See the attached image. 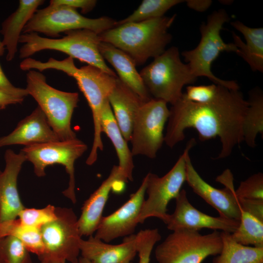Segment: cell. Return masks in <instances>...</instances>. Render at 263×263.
Listing matches in <instances>:
<instances>
[{"label": "cell", "instance_id": "obj_40", "mask_svg": "<svg viewBox=\"0 0 263 263\" xmlns=\"http://www.w3.org/2000/svg\"><path fill=\"white\" fill-rule=\"evenodd\" d=\"M186 3L190 9L198 12H203L210 6L212 1L207 0H186Z\"/></svg>", "mask_w": 263, "mask_h": 263}, {"label": "cell", "instance_id": "obj_32", "mask_svg": "<svg viewBox=\"0 0 263 263\" xmlns=\"http://www.w3.org/2000/svg\"><path fill=\"white\" fill-rule=\"evenodd\" d=\"M18 218L26 225L40 228L56 218V207L51 205L42 208L25 207L19 214Z\"/></svg>", "mask_w": 263, "mask_h": 263}, {"label": "cell", "instance_id": "obj_2", "mask_svg": "<svg viewBox=\"0 0 263 263\" xmlns=\"http://www.w3.org/2000/svg\"><path fill=\"white\" fill-rule=\"evenodd\" d=\"M19 67L23 71L37 70L40 72L47 69L61 71L76 80L92 113L94 137L92 148L86 163L89 166L93 165L97 159L98 150H103L101 126L103 106L114 86L118 76L111 75L93 65L88 64L77 68L73 58L70 56L61 60L51 57L45 62L29 57L20 62Z\"/></svg>", "mask_w": 263, "mask_h": 263}, {"label": "cell", "instance_id": "obj_44", "mask_svg": "<svg viewBox=\"0 0 263 263\" xmlns=\"http://www.w3.org/2000/svg\"><path fill=\"white\" fill-rule=\"evenodd\" d=\"M0 263H6L2 257L0 255Z\"/></svg>", "mask_w": 263, "mask_h": 263}, {"label": "cell", "instance_id": "obj_5", "mask_svg": "<svg viewBox=\"0 0 263 263\" xmlns=\"http://www.w3.org/2000/svg\"><path fill=\"white\" fill-rule=\"evenodd\" d=\"M230 18L224 9L213 11L207 21L200 27L201 39L198 45L193 49L181 53L193 75L197 78L205 76L214 84L232 90H239V86L234 80L222 79L215 75L211 71L212 63L223 52L237 54V48L233 42H225L220 35L223 25L229 21Z\"/></svg>", "mask_w": 263, "mask_h": 263}, {"label": "cell", "instance_id": "obj_10", "mask_svg": "<svg viewBox=\"0 0 263 263\" xmlns=\"http://www.w3.org/2000/svg\"><path fill=\"white\" fill-rule=\"evenodd\" d=\"M195 144L194 138L189 140L175 165L163 176L159 177L152 173L146 175L148 198L143 204L138 219L139 224L150 217L157 218L165 223L169 215L168 204L177 197L186 182V156Z\"/></svg>", "mask_w": 263, "mask_h": 263}, {"label": "cell", "instance_id": "obj_30", "mask_svg": "<svg viewBox=\"0 0 263 263\" xmlns=\"http://www.w3.org/2000/svg\"><path fill=\"white\" fill-rule=\"evenodd\" d=\"M184 1L181 0H144L131 15L116 21L115 26L162 17L171 8Z\"/></svg>", "mask_w": 263, "mask_h": 263}, {"label": "cell", "instance_id": "obj_15", "mask_svg": "<svg viewBox=\"0 0 263 263\" xmlns=\"http://www.w3.org/2000/svg\"><path fill=\"white\" fill-rule=\"evenodd\" d=\"M146 186V176L138 189L124 205L109 215L102 216L94 236L109 243L133 234L139 224L138 219L145 199Z\"/></svg>", "mask_w": 263, "mask_h": 263}, {"label": "cell", "instance_id": "obj_13", "mask_svg": "<svg viewBox=\"0 0 263 263\" xmlns=\"http://www.w3.org/2000/svg\"><path fill=\"white\" fill-rule=\"evenodd\" d=\"M170 114L165 101L151 98L144 102L134 119L131 140L133 156L156 157L164 142L163 131Z\"/></svg>", "mask_w": 263, "mask_h": 263}, {"label": "cell", "instance_id": "obj_29", "mask_svg": "<svg viewBox=\"0 0 263 263\" xmlns=\"http://www.w3.org/2000/svg\"><path fill=\"white\" fill-rule=\"evenodd\" d=\"M240 210V223L235 231L231 233L232 238L243 245L263 247V222Z\"/></svg>", "mask_w": 263, "mask_h": 263}, {"label": "cell", "instance_id": "obj_38", "mask_svg": "<svg viewBox=\"0 0 263 263\" xmlns=\"http://www.w3.org/2000/svg\"><path fill=\"white\" fill-rule=\"evenodd\" d=\"M0 91L15 96L25 97L28 95L25 88L14 86L4 74L0 64Z\"/></svg>", "mask_w": 263, "mask_h": 263}, {"label": "cell", "instance_id": "obj_8", "mask_svg": "<svg viewBox=\"0 0 263 263\" xmlns=\"http://www.w3.org/2000/svg\"><path fill=\"white\" fill-rule=\"evenodd\" d=\"M221 232L202 235L199 231L182 229L172 231L155 248L158 263H202L210 256L220 254Z\"/></svg>", "mask_w": 263, "mask_h": 263}, {"label": "cell", "instance_id": "obj_1", "mask_svg": "<svg viewBox=\"0 0 263 263\" xmlns=\"http://www.w3.org/2000/svg\"><path fill=\"white\" fill-rule=\"evenodd\" d=\"M248 105L239 90L219 85L215 97L208 103L192 102L182 96L169 109L164 142L172 148L184 140L186 129L193 128L202 141L219 137L221 150L216 158L227 157L244 141L243 124Z\"/></svg>", "mask_w": 263, "mask_h": 263}, {"label": "cell", "instance_id": "obj_20", "mask_svg": "<svg viewBox=\"0 0 263 263\" xmlns=\"http://www.w3.org/2000/svg\"><path fill=\"white\" fill-rule=\"evenodd\" d=\"M117 180L124 182L120 175L118 166H114L109 176L84 202L81 215L78 218L81 236L89 237L95 233L102 217L103 211L113 185Z\"/></svg>", "mask_w": 263, "mask_h": 263}, {"label": "cell", "instance_id": "obj_12", "mask_svg": "<svg viewBox=\"0 0 263 263\" xmlns=\"http://www.w3.org/2000/svg\"><path fill=\"white\" fill-rule=\"evenodd\" d=\"M56 218L40 228L44 254L39 260L53 259L78 263L80 234L78 218L71 208L56 207Z\"/></svg>", "mask_w": 263, "mask_h": 263}, {"label": "cell", "instance_id": "obj_43", "mask_svg": "<svg viewBox=\"0 0 263 263\" xmlns=\"http://www.w3.org/2000/svg\"><path fill=\"white\" fill-rule=\"evenodd\" d=\"M78 263H91L89 261H88L87 259L81 257L79 258Z\"/></svg>", "mask_w": 263, "mask_h": 263}, {"label": "cell", "instance_id": "obj_22", "mask_svg": "<svg viewBox=\"0 0 263 263\" xmlns=\"http://www.w3.org/2000/svg\"><path fill=\"white\" fill-rule=\"evenodd\" d=\"M99 50L103 59L116 70L118 78L144 102L152 98L136 70L135 63L129 55L113 45L102 41L99 43Z\"/></svg>", "mask_w": 263, "mask_h": 263}, {"label": "cell", "instance_id": "obj_19", "mask_svg": "<svg viewBox=\"0 0 263 263\" xmlns=\"http://www.w3.org/2000/svg\"><path fill=\"white\" fill-rule=\"evenodd\" d=\"M81 257L91 263H130L137 252L136 234L125 237L118 244H110L94 236L81 239Z\"/></svg>", "mask_w": 263, "mask_h": 263}, {"label": "cell", "instance_id": "obj_9", "mask_svg": "<svg viewBox=\"0 0 263 263\" xmlns=\"http://www.w3.org/2000/svg\"><path fill=\"white\" fill-rule=\"evenodd\" d=\"M116 22L107 17L88 18L79 14L76 9L68 6L49 4L37 10L25 26L22 34L40 33L49 38H55L62 32L88 29L99 35L114 27Z\"/></svg>", "mask_w": 263, "mask_h": 263}, {"label": "cell", "instance_id": "obj_39", "mask_svg": "<svg viewBox=\"0 0 263 263\" xmlns=\"http://www.w3.org/2000/svg\"><path fill=\"white\" fill-rule=\"evenodd\" d=\"M24 98L0 91V110L5 109L10 105L21 104Z\"/></svg>", "mask_w": 263, "mask_h": 263}, {"label": "cell", "instance_id": "obj_33", "mask_svg": "<svg viewBox=\"0 0 263 263\" xmlns=\"http://www.w3.org/2000/svg\"><path fill=\"white\" fill-rule=\"evenodd\" d=\"M161 238L157 228L140 230L136 234L137 252L139 255L138 263H149L152 250Z\"/></svg>", "mask_w": 263, "mask_h": 263}, {"label": "cell", "instance_id": "obj_34", "mask_svg": "<svg viewBox=\"0 0 263 263\" xmlns=\"http://www.w3.org/2000/svg\"><path fill=\"white\" fill-rule=\"evenodd\" d=\"M235 192L238 199L263 200V174L258 172L242 181Z\"/></svg>", "mask_w": 263, "mask_h": 263}, {"label": "cell", "instance_id": "obj_4", "mask_svg": "<svg viewBox=\"0 0 263 263\" xmlns=\"http://www.w3.org/2000/svg\"><path fill=\"white\" fill-rule=\"evenodd\" d=\"M65 33L66 36L60 38L42 37L37 33L22 34L19 43L23 44L19 49V57L29 58L44 50H56L117 77L100 53L99 45L101 40L98 34L88 29L72 30Z\"/></svg>", "mask_w": 263, "mask_h": 263}, {"label": "cell", "instance_id": "obj_27", "mask_svg": "<svg viewBox=\"0 0 263 263\" xmlns=\"http://www.w3.org/2000/svg\"><path fill=\"white\" fill-rule=\"evenodd\" d=\"M7 236L19 239L39 260L43 256L44 249L40 228L26 225L17 218L0 223V239Z\"/></svg>", "mask_w": 263, "mask_h": 263}, {"label": "cell", "instance_id": "obj_24", "mask_svg": "<svg viewBox=\"0 0 263 263\" xmlns=\"http://www.w3.org/2000/svg\"><path fill=\"white\" fill-rule=\"evenodd\" d=\"M101 126L102 132L110 138L115 148L119 160V172L123 180L125 183L132 181L134 167L133 155L119 129L108 99L103 106Z\"/></svg>", "mask_w": 263, "mask_h": 263}, {"label": "cell", "instance_id": "obj_35", "mask_svg": "<svg viewBox=\"0 0 263 263\" xmlns=\"http://www.w3.org/2000/svg\"><path fill=\"white\" fill-rule=\"evenodd\" d=\"M218 86L219 85L214 83L207 85H188L182 96L187 100L196 103H208L215 97Z\"/></svg>", "mask_w": 263, "mask_h": 263}, {"label": "cell", "instance_id": "obj_7", "mask_svg": "<svg viewBox=\"0 0 263 263\" xmlns=\"http://www.w3.org/2000/svg\"><path fill=\"white\" fill-rule=\"evenodd\" d=\"M26 74L28 95L32 96L45 115L53 130L60 140L76 138L71 127L74 110L77 106L79 94L64 92L49 85L41 72L30 70Z\"/></svg>", "mask_w": 263, "mask_h": 263}, {"label": "cell", "instance_id": "obj_18", "mask_svg": "<svg viewBox=\"0 0 263 263\" xmlns=\"http://www.w3.org/2000/svg\"><path fill=\"white\" fill-rule=\"evenodd\" d=\"M60 140L38 106L21 120L9 134L0 137V148L13 145L25 146Z\"/></svg>", "mask_w": 263, "mask_h": 263}, {"label": "cell", "instance_id": "obj_31", "mask_svg": "<svg viewBox=\"0 0 263 263\" xmlns=\"http://www.w3.org/2000/svg\"><path fill=\"white\" fill-rule=\"evenodd\" d=\"M0 255L6 263H33L23 244L11 236L0 239Z\"/></svg>", "mask_w": 263, "mask_h": 263}, {"label": "cell", "instance_id": "obj_41", "mask_svg": "<svg viewBox=\"0 0 263 263\" xmlns=\"http://www.w3.org/2000/svg\"><path fill=\"white\" fill-rule=\"evenodd\" d=\"M40 263H66L64 260L53 259H45L40 261Z\"/></svg>", "mask_w": 263, "mask_h": 263}, {"label": "cell", "instance_id": "obj_21", "mask_svg": "<svg viewBox=\"0 0 263 263\" xmlns=\"http://www.w3.org/2000/svg\"><path fill=\"white\" fill-rule=\"evenodd\" d=\"M108 99L124 138L130 141L134 118L145 102L118 77Z\"/></svg>", "mask_w": 263, "mask_h": 263}, {"label": "cell", "instance_id": "obj_36", "mask_svg": "<svg viewBox=\"0 0 263 263\" xmlns=\"http://www.w3.org/2000/svg\"><path fill=\"white\" fill-rule=\"evenodd\" d=\"M238 201L240 210L263 222V200L240 198Z\"/></svg>", "mask_w": 263, "mask_h": 263}, {"label": "cell", "instance_id": "obj_28", "mask_svg": "<svg viewBox=\"0 0 263 263\" xmlns=\"http://www.w3.org/2000/svg\"><path fill=\"white\" fill-rule=\"evenodd\" d=\"M247 101L249 105L243 124L244 141L248 147L254 148L257 135H263V93L261 89L250 91Z\"/></svg>", "mask_w": 263, "mask_h": 263}, {"label": "cell", "instance_id": "obj_16", "mask_svg": "<svg viewBox=\"0 0 263 263\" xmlns=\"http://www.w3.org/2000/svg\"><path fill=\"white\" fill-rule=\"evenodd\" d=\"M175 199V210L172 214H169L165 223L171 231L182 229L199 231L206 228L232 233L239 225L240 221L211 216L198 210L190 203L184 189Z\"/></svg>", "mask_w": 263, "mask_h": 263}, {"label": "cell", "instance_id": "obj_42", "mask_svg": "<svg viewBox=\"0 0 263 263\" xmlns=\"http://www.w3.org/2000/svg\"><path fill=\"white\" fill-rule=\"evenodd\" d=\"M4 51L5 48L2 44V41L0 40V56L3 55Z\"/></svg>", "mask_w": 263, "mask_h": 263}, {"label": "cell", "instance_id": "obj_26", "mask_svg": "<svg viewBox=\"0 0 263 263\" xmlns=\"http://www.w3.org/2000/svg\"><path fill=\"white\" fill-rule=\"evenodd\" d=\"M221 236L222 250L212 263H263V247L240 244L229 232L222 231Z\"/></svg>", "mask_w": 263, "mask_h": 263}, {"label": "cell", "instance_id": "obj_11", "mask_svg": "<svg viewBox=\"0 0 263 263\" xmlns=\"http://www.w3.org/2000/svg\"><path fill=\"white\" fill-rule=\"evenodd\" d=\"M87 148L84 142L76 138L25 146L21 150L26 161L33 164L34 172L38 177L44 176L45 169L49 166L60 164L64 167L69 180L68 188L62 193L75 203L76 199L74 164Z\"/></svg>", "mask_w": 263, "mask_h": 263}, {"label": "cell", "instance_id": "obj_25", "mask_svg": "<svg viewBox=\"0 0 263 263\" xmlns=\"http://www.w3.org/2000/svg\"><path fill=\"white\" fill-rule=\"evenodd\" d=\"M231 25L244 36L245 42L232 32L233 43L238 49L236 54L241 57L254 72H263V28H252L239 20L230 22Z\"/></svg>", "mask_w": 263, "mask_h": 263}, {"label": "cell", "instance_id": "obj_45", "mask_svg": "<svg viewBox=\"0 0 263 263\" xmlns=\"http://www.w3.org/2000/svg\"><path fill=\"white\" fill-rule=\"evenodd\" d=\"M130 263H132L130 262Z\"/></svg>", "mask_w": 263, "mask_h": 263}, {"label": "cell", "instance_id": "obj_23", "mask_svg": "<svg viewBox=\"0 0 263 263\" xmlns=\"http://www.w3.org/2000/svg\"><path fill=\"white\" fill-rule=\"evenodd\" d=\"M43 0H20L16 10L2 23L0 33L2 44L7 50L6 60H12L17 52L19 39L23 30Z\"/></svg>", "mask_w": 263, "mask_h": 263}, {"label": "cell", "instance_id": "obj_3", "mask_svg": "<svg viewBox=\"0 0 263 263\" xmlns=\"http://www.w3.org/2000/svg\"><path fill=\"white\" fill-rule=\"evenodd\" d=\"M174 14L136 22L124 23L99 35L101 41L110 43L129 55L136 66L162 54L172 39L168 32Z\"/></svg>", "mask_w": 263, "mask_h": 263}, {"label": "cell", "instance_id": "obj_14", "mask_svg": "<svg viewBox=\"0 0 263 263\" xmlns=\"http://www.w3.org/2000/svg\"><path fill=\"white\" fill-rule=\"evenodd\" d=\"M216 180L223 184L225 188L218 189L206 182L194 168L189 152L187 154L186 181L193 191L214 207L220 216L240 221L241 210L235 195L232 173L226 169Z\"/></svg>", "mask_w": 263, "mask_h": 263}, {"label": "cell", "instance_id": "obj_37", "mask_svg": "<svg viewBox=\"0 0 263 263\" xmlns=\"http://www.w3.org/2000/svg\"><path fill=\"white\" fill-rule=\"evenodd\" d=\"M96 3L95 0H51L49 4L64 5L76 9L80 8L82 13L86 14L93 10Z\"/></svg>", "mask_w": 263, "mask_h": 263}, {"label": "cell", "instance_id": "obj_17", "mask_svg": "<svg viewBox=\"0 0 263 263\" xmlns=\"http://www.w3.org/2000/svg\"><path fill=\"white\" fill-rule=\"evenodd\" d=\"M5 168L0 170V223L18 217L25 207L18 189V177L23 164L26 161L23 152L11 149L4 154Z\"/></svg>", "mask_w": 263, "mask_h": 263}, {"label": "cell", "instance_id": "obj_6", "mask_svg": "<svg viewBox=\"0 0 263 263\" xmlns=\"http://www.w3.org/2000/svg\"><path fill=\"white\" fill-rule=\"evenodd\" d=\"M139 74L151 97L171 105L182 97L183 87L194 83L197 79L188 64L182 61L175 46L154 58Z\"/></svg>", "mask_w": 263, "mask_h": 263}]
</instances>
